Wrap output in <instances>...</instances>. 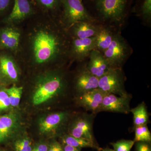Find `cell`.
Segmentation results:
<instances>
[{"instance_id": "24", "label": "cell", "mask_w": 151, "mask_h": 151, "mask_svg": "<svg viewBox=\"0 0 151 151\" xmlns=\"http://www.w3.org/2000/svg\"><path fill=\"white\" fill-rule=\"evenodd\" d=\"M41 8L47 11H54L62 5V0H33Z\"/></svg>"}, {"instance_id": "15", "label": "cell", "mask_w": 151, "mask_h": 151, "mask_svg": "<svg viewBox=\"0 0 151 151\" xmlns=\"http://www.w3.org/2000/svg\"><path fill=\"white\" fill-rule=\"evenodd\" d=\"M99 79L87 69L81 73L77 77L76 83L79 95L98 88Z\"/></svg>"}, {"instance_id": "26", "label": "cell", "mask_w": 151, "mask_h": 151, "mask_svg": "<svg viewBox=\"0 0 151 151\" xmlns=\"http://www.w3.org/2000/svg\"><path fill=\"white\" fill-rule=\"evenodd\" d=\"M14 149L15 151H31L32 142L28 138L19 139L14 143Z\"/></svg>"}, {"instance_id": "23", "label": "cell", "mask_w": 151, "mask_h": 151, "mask_svg": "<svg viewBox=\"0 0 151 151\" xmlns=\"http://www.w3.org/2000/svg\"><path fill=\"white\" fill-rule=\"evenodd\" d=\"M151 141V134L147 125L135 127L134 142L149 143Z\"/></svg>"}, {"instance_id": "32", "label": "cell", "mask_w": 151, "mask_h": 151, "mask_svg": "<svg viewBox=\"0 0 151 151\" xmlns=\"http://www.w3.org/2000/svg\"><path fill=\"white\" fill-rule=\"evenodd\" d=\"M48 147L46 144L40 143L36 145L31 151H47Z\"/></svg>"}, {"instance_id": "22", "label": "cell", "mask_w": 151, "mask_h": 151, "mask_svg": "<svg viewBox=\"0 0 151 151\" xmlns=\"http://www.w3.org/2000/svg\"><path fill=\"white\" fill-rule=\"evenodd\" d=\"M23 87L22 86H17L14 85L9 88L4 89L5 91L7 93L11 106L17 107L19 105L22 94L23 92Z\"/></svg>"}, {"instance_id": "6", "label": "cell", "mask_w": 151, "mask_h": 151, "mask_svg": "<svg viewBox=\"0 0 151 151\" xmlns=\"http://www.w3.org/2000/svg\"><path fill=\"white\" fill-rule=\"evenodd\" d=\"M62 6L64 18L70 25L79 22L93 21L81 0H62Z\"/></svg>"}, {"instance_id": "16", "label": "cell", "mask_w": 151, "mask_h": 151, "mask_svg": "<svg viewBox=\"0 0 151 151\" xmlns=\"http://www.w3.org/2000/svg\"><path fill=\"white\" fill-rule=\"evenodd\" d=\"M72 26L75 38L79 39L95 37L100 28L92 24V22L86 21L78 22Z\"/></svg>"}, {"instance_id": "8", "label": "cell", "mask_w": 151, "mask_h": 151, "mask_svg": "<svg viewBox=\"0 0 151 151\" xmlns=\"http://www.w3.org/2000/svg\"><path fill=\"white\" fill-rule=\"evenodd\" d=\"M93 119L92 115L86 113L78 117L70 127L69 135L94 142L92 134Z\"/></svg>"}, {"instance_id": "28", "label": "cell", "mask_w": 151, "mask_h": 151, "mask_svg": "<svg viewBox=\"0 0 151 151\" xmlns=\"http://www.w3.org/2000/svg\"><path fill=\"white\" fill-rule=\"evenodd\" d=\"M141 10L143 17L146 20L150 19L151 0H144Z\"/></svg>"}, {"instance_id": "29", "label": "cell", "mask_w": 151, "mask_h": 151, "mask_svg": "<svg viewBox=\"0 0 151 151\" xmlns=\"http://www.w3.org/2000/svg\"><path fill=\"white\" fill-rule=\"evenodd\" d=\"M136 148L137 151H151L149 144L145 142H138Z\"/></svg>"}, {"instance_id": "12", "label": "cell", "mask_w": 151, "mask_h": 151, "mask_svg": "<svg viewBox=\"0 0 151 151\" xmlns=\"http://www.w3.org/2000/svg\"><path fill=\"white\" fill-rule=\"evenodd\" d=\"M19 126V119L16 113H10L0 116V143L10 137Z\"/></svg>"}, {"instance_id": "35", "label": "cell", "mask_w": 151, "mask_h": 151, "mask_svg": "<svg viewBox=\"0 0 151 151\" xmlns=\"http://www.w3.org/2000/svg\"><path fill=\"white\" fill-rule=\"evenodd\" d=\"M81 1H82V0H81Z\"/></svg>"}, {"instance_id": "10", "label": "cell", "mask_w": 151, "mask_h": 151, "mask_svg": "<svg viewBox=\"0 0 151 151\" xmlns=\"http://www.w3.org/2000/svg\"><path fill=\"white\" fill-rule=\"evenodd\" d=\"M68 116L65 112L52 113L47 116L40 122V132L44 134L55 133L65 125Z\"/></svg>"}, {"instance_id": "30", "label": "cell", "mask_w": 151, "mask_h": 151, "mask_svg": "<svg viewBox=\"0 0 151 151\" xmlns=\"http://www.w3.org/2000/svg\"><path fill=\"white\" fill-rule=\"evenodd\" d=\"M47 151H63V148L58 142L54 141L50 144Z\"/></svg>"}, {"instance_id": "21", "label": "cell", "mask_w": 151, "mask_h": 151, "mask_svg": "<svg viewBox=\"0 0 151 151\" xmlns=\"http://www.w3.org/2000/svg\"><path fill=\"white\" fill-rule=\"evenodd\" d=\"M62 142L64 145L78 148L90 147L100 149L94 142L82 138H76L70 135H65L62 137Z\"/></svg>"}, {"instance_id": "2", "label": "cell", "mask_w": 151, "mask_h": 151, "mask_svg": "<svg viewBox=\"0 0 151 151\" xmlns=\"http://www.w3.org/2000/svg\"><path fill=\"white\" fill-rule=\"evenodd\" d=\"M33 47L36 62L42 64L54 59L59 54L60 42L54 35L40 31L35 36Z\"/></svg>"}, {"instance_id": "7", "label": "cell", "mask_w": 151, "mask_h": 151, "mask_svg": "<svg viewBox=\"0 0 151 151\" xmlns=\"http://www.w3.org/2000/svg\"><path fill=\"white\" fill-rule=\"evenodd\" d=\"M131 97L127 94L120 96L112 94H106L105 95L99 112L101 111L128 114L131 112L130 102Z\"/></svg>"}, {"instance_id": "34", "label": "cell", "mask_w": 151, "mask_h": 151, "mask_svg": "<svg viewBox=\"0 0 151 151\" xmlns=\"http://www.w3.org/2000/svg\"><path fill=\"white\" fill-rule=\"evenodd\" d=\"M102 151H115L114 150H112V149L106 148L103 149Z\"/></svg>"}, {"instance_id": "9", "label": "cell", "mask_w": 151, "mask_h": 151, "mask_svg": "<svg viewBox=\"0 0 151 151\" xmlns=\"http://www.w3.org/2000/svg\"><path fill=\"white\" fill-rule=\"evenodd\" d=\"M106 94L99 88L93 89L80 94L78 98V104L86 111H92L93 113H98Z\"/></svg>"}, {"instance_id": "14", "label": "cell", "mask_w": 151, "mask_h": 151, "mask_svg": "<svg viewBox=\"0 0 151 151\" xmlns=\"http://www.w3.org/2000/svg\"><path fill=\"white\" fill-rule=\"evenodd\" d=\"M95 49V37L83 39L75 38L72 42V53L78 60L85 59L89 56L91 51Z\"/></svg>"}, {"instance_id": "25", "label": "cell", "mask_w": 151, "mask_h": 151, "mask_svg": "<svg viewBox=\"0 0 151 151\" xmlns=\"http://www.w3.org/2000/svg\"><path fill=\"white\" fill-rule=\"evenodd\" d=\"M134 143V141L122 140L112 143V145L115 151H130Z\"/></svg>"}, {"instance_id": "1", "label": "cell", "mask_w": 151, "mask_h": 151, "mask_svg": "<svg viewBox=\"0 0 151 151\" xmlns=\"http://www.w3.org/2000/svg\"><path fill=\"white\" fill-rule=\"evenodd\" d=\"M65 84L61 73H55L45 76L37 83L33 94V104L41 105L58 96L63 92Z\"/></svg>"}, {"instance_id": "27", "label": "cell", "mask_w": 151, "mask_h": 151, "mask_svg": "<svg viewBox=\"0 0 151 151\" xmlns=\"http://www.w3.org/2000/svg\"><path fill=\"white\" fill-rule=\"evenodd\" d=\"M8 95L4 90H0V112L8 110L11 107Z\"/></svg>"}, {"instance_id": "4", "label": "cell", "mask_w": 151, "mask_h": 151, "mask_svg": "<svg viewBox=\"0 0 151 151\" xmlns=\"http://www.w3.org/2000/svg\"><path fill=\"white\" fill-rule=\"evenodd\" d=\"M129 47L122 36L115 34L110 46L103 52L111 67L120 68L129 54Z\"/></svg>"}, {"instance_id": "11", "label": "cell", "mask_w": 151, "mask_h": 151, "mask_svg": "<svg viewBox=\"0 0 151 151\" xmlns=\"http://www.w3.org/2000/svg\"><path fill=\"white\" fill-rule=\"evenodd\" d=\"M89 56V60L86 69L97 78L103 76L111 68L103 52L98 50H92Z\"/></svg>"}, {"instance_id": "19", "label": "cell", "mask_w": 151, "mask_h": 151, "mask_svg": "<svg viewBox=\"0 0 151 151\" xmlns=\"http://www.w3.org/2000/svg\"><path fill=\"white\" fill-rule=\"evenodd\" d=\"M116 34L106 28L100 27L95 37L96 49L103 52L109 47Z\"/></svg>"}, {"instance_id": "17", "label": "cell", "mask_w": 151, "mask_h": 151, "mask_svg": "<svg viewBox=\"0 0 151 151\" xmlns=\"http://www.w3.org/2000/svg\"><path fill=\"white\" fill-rule=\"evenodd\" d=\"M20 34L12 28H6L0 32V43L4 48L15 49L19 46Z\"/></svg>"}, {"instance_id": "3", "label": "cell", "mask_w": 151, "mask_h": 151, "mask_svg": "<svg viewBox=\"0 0 151 151\" xmlns=\"http://www.w3.org/2000/svg\"><path fill=\"white\" fill-rule=\"evenodd\" d=\"M98 88L107 94L122 96L128 94L124 86V77L120 68H110L99 79Z\"/></svg>"}, {"instance_id": "33", "label": "cell", "mask_w": 151, "mask_h": 151, "mask_svg": "<svg viewBox=\"0 0 151 151\" xmlns=\"http://www.w3.org/2000/svg\"><path fill=\"white\" fill-rule=\"evenodd\" d=\"M81 149L65 145L63 147V151H80Z\"/></svg>"}, {"instance_id": "20", "label": "cell", "mask_w": 151, "mask_h": 151, "mask_svg": "<svg viewBox=\"0 0 151 151\" xmlns=\"http://www.w3.org/2000/svg\"><path fill=\"white\" fill-rule=\"evenodd\" d=\"M133 115L135 127L147 125L149 122V116L145 104L142 103L137 107L131 109Z\"/></svg>"}, {"instance_id": "5", "label": "cell", "mask_w": 151, "mask_h": 151, "mask_svg": "<svg viewBox=\"0 0 151 151\" xmlns=\"http://www.w3.org/2000/svg\"><path fill=\"white\" fill-rule=\"evenodd\" d=\"M128 0H96L97 10L105 20L119 22L125 14Z\"/></svg>"}, {"instance_id": "18", "label": "cell", "mask_w": 151, "mask_h": 151, "mask_svg": "<svg viewBox=\"0 0 151 151\" xmlns=\"http://www.w3.org/2000/svg\"><path fill=\"white\" fill-rule=\"evenodd\" d=\"M0 71L4 76L11 81H16L18 79V70L14 60L9 57L0 56Z\"/></svg>"}, {"instance_id": "31", "label": "cell", "mask_w": 151, "mask_h": 151, "mask_svg": "<svg viewBox=\"0 0 151 151\" xmlns=\"http://www.w3.org/2000/svg\"><path fill=\"white\" fill-rule=\"evenodd\" d=\"M12 0H0V12H4L9 6Z\"/></svg>"}, {"instance_id": "13", "label": "cell", "mask_w": 151, "mask_h": 151, "mask_svg": "<svg viewBox=\"0 0 151 151\" xmlns=\"http://www.w3.org/2000/svg\"><path fill=\"white\" fill-rule=\"evenodd\" d=\"M30 0H14L10 14L6 19L8 22H18L24 19L33 12Z\"/></svg>"}]
</instances>
